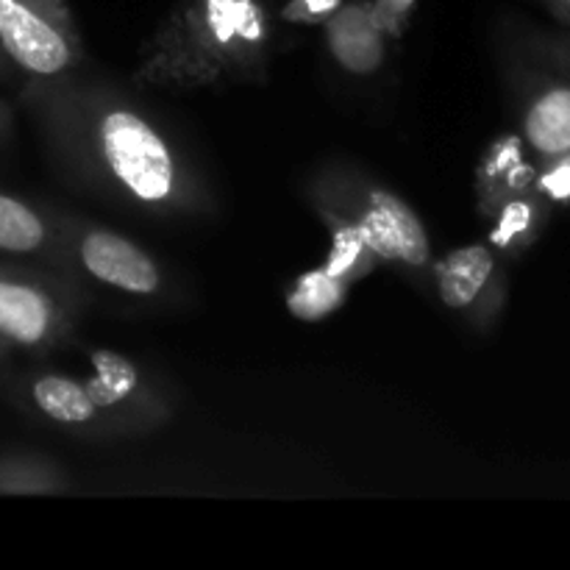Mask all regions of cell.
I'll use <instances>...</instances> for the list:
<instances>
[{
    "label": "cell",
    "mask_w": 570,
    "mask_h": 570,
    "mask_svg": "<svg viewBox=\"0 0 570 570\" xmlns=\"http://www.w3.org/2000/svg\"><path fill=\"white\" fill-rule=\"evenodd\" d=\"M17 100L56 176L81 195L161 220L215 212L193 156L122 89L72 70L26 78Z\"/></svg>",
    "instance_id": "obj_1"
},
{
    "label": "cell",
    "mask_w": 570,
    "mask_h": 570,
    "mask_svg": "<svg viewBox=\"0 0 570 570\" xmlns=\"http://www.w3.org/2000/svg\"><path fill=\"white\" fill-rule=\"evenodd\" d=\"M271 42L262 0H181L142 45L131 83L189 92L265 81Z\"/></svg>",
    "instance_id": "obj_2"
},
{
    "label": "cell",
    "mask_w": 570,
    "mask_h": 570,
    "mask_svg": "<svg viewBox=\"0 0 570 570\" xmlns=\"http://www.w3.org/2000/svg\"><path fill=\"white\" fill-rule=\"evenodd\" d=\"M309 204H328L362 232L379 265L395 267L421 289L432 287V239L421 215L360 167L328 161L306 181Z\"/></svg>",
    "instance_id": "obj_3"
},
{
    "label": "cell",
    "mask_w": 570,
    "mask_h": 570,
    "mask_svg": "<svg viewBox=\"0 0 570 570\" xmlns=\"http://www.w3.org/2000/svg\"><path fill=\"white\" fill-rule=\"evenodd\" d=\"M83 312L76 276L48 265H0V337L11 351L48 354L72 340Z\"/></svg>",
    "instance_id": "obj_4"
},
{
    "label": "cell",
    "mask_w": 570,
    "mask_h": 570,
    "mask_svg": "<svg viewBox=\"0 0 570 570\" xmlns=\"http://www.w3.org/2000/svg\"><path fill=\"white\" fill-rule=\"evenodd\" d=\"M59 267L78 282H92L122 298L156 301L167 293L159 259L109 226L59 215Z\"/></svg>",
    "instance_id": "obj_5"
},
{
    "label": "cell",
    "mask_w": 570,
    "mask_h": 570,
    "mask_svg": "<svg viewBox=\"0 0 570 570\" xmlns=\"http://www.w3.org/2000/svg\"><path fill=\"white\" fill-rule=\"evenodd\" d=\"M0 45L26 78H53L87 59L67 0H0Z\"/></svg>",
    "instance_id": "obj_6"
},
{
    "label": "cell",
    "mask_w": 570,
    "mask_h": 570,
    "mask_svg": "<svg viewBox=\"0 0 570 570\" xmlns=\"http://www.w3.org/2000/svg\"><path fill=\"white\" fill-rule=\"evenodd\" d=\"M92 373L81 379L89 399L109 415L122 440L145 438L167 426L176 415V401L150 371L131 356L111 348L89 351Z\"/></svg>",
    "instance_id": "obj_7"
},
{
    "label": "cell",
    "mask_w": 570,
    "mask_h": 570,
    "mask_svg": "<svg viewBox=\"0 0 570 570\" xmlns=\"http://www.w3.org/2000/svg\"><path fill=\"white\" fill-rule=\"evenodd\" d=\"M14 401L48 426L83 443H120L122 434L104 410L89 399L81 379L39 371L14 384Z\"/></svg>",
    "instance_id": "obj_8"
},
{
    "label": "cell",
    "mask_w": 570,
    "mask_h": 570,
    "mask_svg": "<svg viewBox=\"0 0 570 570\" xmlns=\"http://www.w3.org/2000/svg\"><path fill=\"white\" fill-rule=\"evenodd\" d=\"M432 287L440 304L465 315L473 326L488 328L504 304L499 254L490 243L462 245L434 259Z\"/></svg>",
    "instance_id": "obj_9"
},
{
    "label": "cell",
    "mask_w": 570,
    "mask_h": 570,
    "mask_svg": "<svg viewBox=\"0 0 570 570\" xmlns=\"http://www.w3.org/2000/svg\"><path fill=\"white\" fill-rule=\"evenodd\" d=\"M323 39L334 65L348 76H373L387 59V37L376 22L371 0L343 3L326 22Z\"/></svg>",
    "instance_id": "obj_10"
},
{
    "label": "cell",
    "mask_w": 570,
    "mask_h": 570,
    "mask_svg": "<svg viewBox=\"0 0 570 570\" xmlns=\"http://www.w3.org/2000/svg\"><path fill=\"white\" fill-rule=\"evenodd\" d=\"M0 254L59 267V217L0 189ZM61 271V267H59Z\"/></svg>",
    "instance_id": "obj_11"
},
{
    "label": "cell",
    "mask_w": 570,
    "mask_h": 570,
    "mask_svg": "<svg viewBox=\"0 0 570 570\" xmlns=\"http://www.w3.org/2000/svg\"><path fill=\"white\" fill-rule=\"evenodd\" d=\"M534 170L527 159H523L521 139L507 134L499 137L488 150L482 154V161L476 167V198L479 212L484 217L495 209L510 195L532 189Z\"/></svg>",
    "instance_id": "obj_12"
},
{
    "label": "cell",
    "mask_w": 570,
    "mask_h": 570,
    "mask_svg": "<svg viewBox=\"0 0 570 570\" xmlns=\"http://www.w3.org/2000/svg\"><path fill=\"white\" fill-rule=\"evenodd\" d=\"M309 206L315 209V215L321 217L323 226H326L328 237H332V248H328V256L326 262H323V267L351 284L371 276V273L379 267V259L376 254H373L371 245H367V239L362 237L360 228H356L343 212L334 209V206L328 204H309Z\"/></svg>",
    "instance_id": "obj_13"
},
{
    "label": "cell",
    "mask_w": 570,
    "mask_h": 570,
    "mask_svg": "<svg viewBox=\"0 0 570 570\" xmlns=\"http://www.w3.org/2000/svg\"><path fill=\"white\" fill-rule=\"evenodd\" d=\"M523 137L543 159L570 150V87H546L529 100Z\"/></svg>",
    "instance_id": "obj_14"
},
{
    "label": "cell",
    "mask_w": 570,
    "mask_h": 570,
    "mask_svg": "<svg viewBox=\"0 0 570 570\" xmlns=\"http://www.w3.org/2000/svg\"><path fill=\"white\" fill-rule=\"evenodd\" d=\"M70 490V473L53 456L37 451L0 454V495H61Z\"/></svg>",
    "instance_id": "obj_15"
},
{
    "label": "cell",
    "mask_w": 570,
    "mask_h": 570,
    "mask_svg": "<svg viewBox=\"0 0 570 570\" xmlns=\"http://www.w3.org/2000/svg\"><path fill=\"white\" fill-rule=\"evenodd\" d=\"M543 198L538 193L532 195V189H523L510 195L488 215L493 220L488 243L493 245L495 254H518L534 243L543 226Z\"/></svg>",
    "instance_id": "obj_16"
},
{
    "label": "cell",
    "mask_w": 570,
    "mask_h": 570,
    "mask_svg": "<svg viewBox=\"0 0 570 570\" xmlns=\"http://www.w3.org/2000/svg\"><path fill=\"white\" fill-rule=\"evenodd\" d=\"M351 287H354V284L334 276V273H328L326 267L321 265L301 273V276L295 278L284 304H287V312L295 321L321 323L345 304Z\"/></svg>",
    "instance_id": "obj_17"
},
{
    "label": "cell",
    "mask_w": 570,
    "mask_h": 570,
    "mask_svg": "<svg viewBox=\"0 0 570 570\" xmlns=\"http://www.w3.org/2000/svg\"><path fill=\"white\" fill-rule=\"evenodd\" d=\"M534 193L543 200H554V204H568L570 200V150L560 156H551L546 170L534 176Z\"/></svg>",
    "instance_id": "obj_18"
},
{
    "label": "cell",
    "mask_w": 570,
    "mask_h": 570,
    "mask_svg": "<svg viewBox=\"0 0 570 570\" xmlns=\"http://www.w3.org/2000/svg\"><path fill=\"white\" fill-rule=\"evenodd\" d=\"M415 3L417 0H371L373 14H376V22L382 26L384 37H404L406 26H410L412 20V11H415Z\"/></svg>",
    "instance_id": "obj_19"
},
{
    "label": "cell",
    "mask_w": 570,
    "mask_h": 570,
    "mask_svg": "<svg viewBox=\"0 0 570 570\" xmlns=\"http://www.w3.org/2000/svg\"><path fill=\"white\" fill-rule=\"evenodd\" d=\"M343 0H289L282 9V20L293 26H323Z\"/></svg>",
    "instance_id": "obj_20"
},
{
    "label": "cell",
    "mask_w": 570,
    "mask_h": 570,
    "mask_svg": "<svg viewBox=\"0 0 570 570\" xmlns=\"http://www.w3.org/2000/svg\"><path fill=\"white\" fill-rule=\"evenodd\" d=\"M11 131H14V111L6 100H0V145L9 142Z\"/></svg>",
    "instance_id": "obj_21"
},
{
    "label": "cell",
    "mask_w": 570,
    "mask_h": 570,
    "mask_svg": "<svg viewBox=\"0 0 570 570\" xmlns=\"http://www.w3.org/2000/svg\"><path fill=\"white\" fill-rule=\"evenodd\" d=\"M14 76H20V70H17V67L11 65V59H9V56H6L3 45H0V83L14 81Z\"/></svg>",
    "instance_id": "obj_22"
},
{
    "label": "cell",
    "mask_w": 570,
    "mask_h": 570,
    "mask_svg": "<svg viewBox=\"0 0 570 570\" xmlns=\"http://www.w3.org/2000/svg\"><path fill=\"white\" fill-rule=\"evenodd\" d=\"M546 3H549L551 9L557 11V14H566V17H570V0H546Z\"/></svg>",
    "instance_id": "obj_23"
},
{
    "label": "cell",
    "mask_w": 570,
    "mask_h": 570,
    "mask_svg": "<svg viewBox=\"0 0 570 570\" xmlns=\"http://www.w3.org/2000/svg\"><path fill=\"white\" fill-rule=\"evenodd\" d=\"M9 351H11V348H9V343H6V340L0 337V360H3V356L9 354Z\"/></svg>",
    "instance_id": "obj_24"
}]
</instances>
